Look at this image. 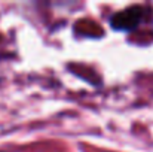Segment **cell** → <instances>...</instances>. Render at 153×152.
<instances>
[{"label":"cell","instance_id":"1","mask_svg":"<svg viewBox=\"0 0 153 152\" xmlns=\"http://www.w3.org/2000/svg\"><path fill=\"white\" fill-rule=\"evenodd\" d=\"M141 16H143L141 7L131 6V7H126V9L114 13L111 16V25L114 28H119V30H128V28L135 27L140 22Z\"/></svg>","mask_w":153,"mask_h":152}]
</instances>
